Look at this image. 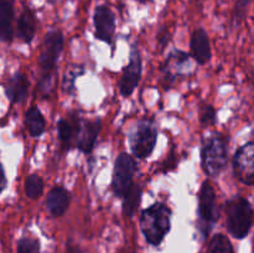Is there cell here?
<instances>
[{"mask_svg": "<svg viewBox=\"0 0 254 253\" xmlns=\"http://www.w3.org/2000/svg\"><path fill=\"white\" fill-rule=\"evenodd\" d=\"M140 228L148 243L159 246L171 228V211L165 203L156 202L141 212Z\"/></svg>", "mask_w": 254, "mask_h": 253, "instance_id": "6da1fadb", "label": "cell"}, {"mask_svg": "<svg viewBox=\"0 0 254 253\" xmlns=\"http://www.w3.org/2000/svg\"><path fill=\"white\" fill-rule=\"evenodd\" d=\"M228 140L223 134L215 133L206 138L201 150V165L210 176H217L227 164Z\"/></svg>", "mask_w": 254, "mask_h": 253, "instance_id": "7a4b0ae2", "label": "cell"}, {"mask_svg": "<svg viewBox=\"0 0 254 253\" xmlns=\"http://www.w3.org/2000/svg\"><path fill=\"white\" fill-rule=\"evenodd\" d=\"M227 211V228L231 235L237 240L247 237L252 228L253 208L250 201L245 197H236L228 201L226 205Z\"/></svg>", "mask_w": 254, "mask_h": 253, "instance_id": "3957f363", "label": "cell"}, {"mask_svg": "<svg viewBox=\"0 0 254 253\" xmlns=\"http://www.w3.org/2000/svg\"><path fill=\"white\" fill-rule=\"evenodd\" d=\"M64 35L60 30H54L50 31L45 36L44 47L40 54L39 64L41 68V77H42V86L41 88H49L51 84L52 73L55 71V66L57 63L60 54L64 49Z\"/></svg>", "mask_w": 254, "mask_h": 253, "instance_id": "277c9868", "label": "cell"}, {"mask_svg": "<svg viewBox=\"0 0 254 253\" xmlns=\"http://www.w3.org/2000/svg\"><path fill=\"white\" fill-rule=\"evenodd\" d=\"M158 140V130L150 119H143L136 124L130 135V148L134 155L139 159H146L155 148Z\"/></svg>", "mask_w": 254, "mask_h": 253, "instance_id": "5b68a950", "label": "cell"}, {"mask_svg": "<svg viewBox=\"0 0 254 253\" xmlns=\"http://www.w3.org/2000/svg\"><path fill=\"white\" fill-rule=\"evenodd\" d=\"M136 171V161L133 156L126 153L119 154L114 163L113 173V191L116 196L123 197L128 189L133 185V176Z\"/></svg>", "mask_w": 254, "mask_h": 253, "instance_id": "8992f818", "label": "cell"}, {"mask_svg": "<svg viewBox=\"0 0 254 253\" xmlns=\"http://www.w3.org/2000/svg\"><path fill=\"white\" fill-rule=\"evenodd\" d=\"M218 207L216 203V191L208 181H205L201 186L198 193V216L200 222L205 226L203 235H207L213 223L218 220Z\"/></svg>", "mask_w": 254, "mask_h": 253, "instance_id": "52a82bcc", "label": "cell"}, {"mask_svg": "<svg viewBox=\"0 0 254 253\" xmlns=\"http://www.w3.org/2000/svg\"><path fill=\"white\" fill-rule=\"evenodd\" d=\"M233 171L235 175L248 186L254 183V144L248 141L241 146L233 158Z\"/></svg>", "mask_w": 254, "mask_h": 253, "instance_id": "ba28073f", "label": "cell"}, {"mask_svg": "<svg viewBox=\"0 0 254 253\" xmlns=\"http://www.w3.org/2000/svg\"><path fill=\"white\" fill-rule=\"evenodd\" d=\"M93 22L96 27V37L101 41L112 44L116 32V16L111 7L107 5H98L94 9Z\"/></svg>", "mask_w": 254, "mask_h": 253, "instance_id": "9c48e42d", "label": "cell"}, {"mask_svg": "<svg viewBox=\"0 0 254 253\" xmlns=\"http://www.w3.org/2000/svg\"><path fill=\"white\" fill-rule=\"evenodd\" d=\"M141 66L143 64H141L140 55H139L138 49L134 46L131 50L130 62L124 68L123 76L119 82V88H121V93L123 97L130 96L138 86L141 77Z\"/></svg>", "mask_w": 254, "mask_h": 253, "instance_id": "30bf717a", "label": "cell"}, {"mask_svg": "<svg viewBox=\"0 0 254 253\" xmlns=\"http://www.w3.org/2000/svg\"><path fill=\"white\" fill-rule=\"evenodd\" d=\"M101 119L96 121H87L83 124L78 126L77 130V146L83 153L89 154L94 148L98 134L101 131Z\"/></svg>", "mask_w": 254, "mask_h": 253, "instance_id": "8fae6325", "label": "cell"}, {"mask_svg": "<svg viewBox=\"0 0 254 253\" xmlns=\"http://www.w3.org/2000/svg\"><path fill=\"white\" fill-rule=\"evenodd\" d=\"M191 56L197 61V63L205 64L211 60V45L208 35L205 29L198 27L193 30L190 41Z\"/></svg>", "mask_w": 254, "mask_h": 253, "instance_id": "7c38bea8", "label": "cell"}, {"mask_svg": "<svg viewBox=\"0 0 254 253\" xmlns=\"http://www.w3.org/2000/svg\"><path fill=\"white\" fill-rule=\"evenodd\" d=\"M69 192L62 186H55L46 198V207L54 217H60L66 212L69 205Z\"/></svg>", "mask_w": 254, "mask_h": 253, "instance_id": "4fadbf2b", "label": "cell"}, {"mask_svg": "<svg viewBox=\"0 0 254 253\" xmlns=\"http://www.w3.org/2000/svg\"><path fill=\"white\" fill-rule=\"evenodd\" d=\"M14 0H0V40L10 42L14 39Z\"/></svg>", "mask_w": 254, "mask_h": 253, "instance_id": "5bb4252c", "label": "cell"}, {"mask_svg": "<svg viewBox=\"0 0 254 253\" xmlns=\"http://www.w3.org/2000/svg\"><path fill=\"white\" fill-rule=\"evenodd\" d=\"M27 89H29L27 76L21 72H17L7 81L5 86V93L12 103H21L26 99Z\"/></svg>", "mask_w": 254, "mask_h": 253, "instance_id": "9a60e30c", "label": "cell"}, {"mask_svg": "<svg viewBox=\"0 0 254 253\" xmlns=\"http://www.w3.org/2000/svg\"><path fill=\"white\" fill-rule=\"evenodd\" d=\"M37 27V19L35 12L30 7L25 6L17 19V35L26 44L34 40Z\"/></svg>", "mask_w": 254, "mask_h": 253, "instance_id": "2e32d148", "label": "cell"}, {"mask_svg": "<svg viewBox=\"0 0 254 253\" xmlns=\"http://www.w3.org/2000/svg\"><path fill=\"white\" fill-rule=\"evenodd\" d=\"M25 126L29 130L30 135L34 138H39L45 133L46 129V121L40 112L39 107L32 106L25 113Z\"/></svg>", "mask_w": 254, "mask_h": 253, "instance_id": "e0dca14e", "label": "cell"}, {"mask_svg": "<svg viewBox=\"0 0 254 253\" xmlns=\"http://www.w3.org/2000/svg\"><path fill=\"white\" fill-rule=\"evenodd\" d=\"M123 212L127 217H131L138 208L141 198V190L138 185H131L123 195Z\"/></svg>", "mask_w": 254, "mask_h": 253, "instance_id": "ac0fdd59", "label": "cell"}, {"mask_svg": "<svg viewBox=\"0 0 254 253\" xmlns=\"http://www.w3.org/2000/svg\"><path fill=\"white\" fill-rule=\"evenodd\" d=\"M205 253H235L231 241L225 235L213 236Z\"/></svg>", "mask_w": 254, "mask_h": 253, "instance_id": "d6986e66", "label": "cell"}, {"mask_svg": "<svg viewBox=\"0 0 254 253\" xmlns=\"http://www.w3.org/2000/svg\"><path fill=\"white\" fill-rule=\"evenodd\" d=\"M42 191H44V180L36 174H31L27 176L26 181H25V192H26L27 197L36 200L41 196Z\"/></svg>", "mask_w": 254, "mask_h": 253, "instance_id": "ffe728a7", "label": "cell"}, {"mask_svg": "<svg viewBox=\"0 0 254 253\" xmlns=\"http://www.w3.org/2000/svg\"><path fill=\"white\" fill-rule=\"evenodd\" d=\"M57 131H59L60 140L64 149H69L72 145V139H73V124L67 121L66 118L60 119L57 124Z\"/></svg>", "mask_w": 254, "mask_h": 253, "instance_id": "44dd1931", "label": "cell"}, {"mask_svg": "<svg viewBox=\"0 0 254 253\" xmlns=\"http://www.w3.org/2000/svg\"><path fill=\"white\" fill-rule=\"evenodd\" d=\"M16 253H41L40 242L36 238L22 237L17 242Z\"/></svg>", "mask_w": 254, "mask_h": 253, "instance_id": "7402d4cb", "label": "cell"}, {"mask_svg": "<svg viewBox=\"0 0 254 253\" xmlns=\"http://www.w3.org/2000/svg\"><path fill=\"white\" fill-rule=\"evenodd\" d=\"M253 0H237L233 9V22L236 25H240L246 19L248 10L252 5Z\"/></svg>", "mask_w": 254, "mask_h": 253, "instance_id": "603a6c76", "label": "cell"}, {"mask_svg": "<svg viewBox=\"0 0 254 253\" xmlns=\"http://www.w3.org/2000/svg\"><path fill=\"white\" fill-rule=\"evenodd\" d=\"M216 109L210 104H202L200 108V121L205 126H213L216 123Z\"/></svg>", "mask_w": 254, "mask_h": 253, "instance_id": "cb8c5ba5", "label": "cell"}, {"mask_svg": "<svg viewBox=\"0 0 254 253\" xmlns=\"http://www.w3.org/2000/svg\"><path fill=\"white\" fill-rule=\"evenodd\" d=\"M6 186V176H5V171L4 168H2L1 163H0V193L2 192V190Z\"/></svg>", "mask_w": 254, "mask_h": 253, "instance_id": "d4e9b609", "label": "cell"}, {"mask_svg": "<svg viewBox=\"0 0 254 253\" xmlns=\"http://www.w3.org/2000/svg\"><path fill=\"white\" fill-rule=\"evenodd\" d=\"M136 1H139L140 4H146V2L149 1V0H136Z\"/></svg>", "mask_w": 254, "mask_h": 253, "instance_id": "484cf974", "label": "cell"}]
</instances>
